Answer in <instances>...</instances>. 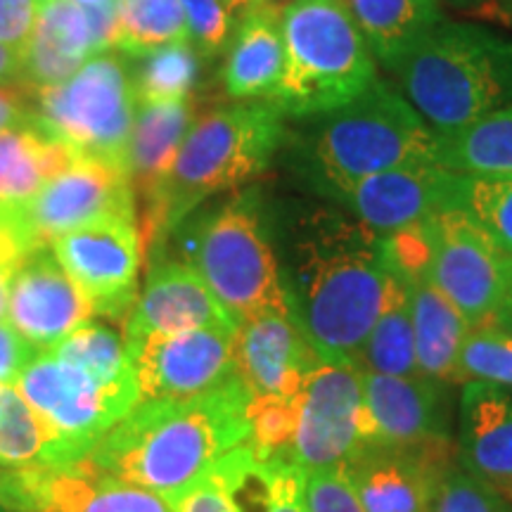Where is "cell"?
Segmentation results:
<instances>
[{
    "mask_svg": "<svg viewBox=\"0 0 512 512\" xmlns=\"http://www.w3.org/2000/svg\"><path fill=\"white\" fill-rule=\"evenodd\" d=\"M394 280L384 235L337 211L306 216L292 245L287 287L320 361L361 368Z\"/></svg>",
    "mask_w": 512,
    "mask_h": 512,
    "instance_id": "cell-1",
    "label": "cell"
},
{
    "mask_svg": "<svg viewBox=\"0 0 512 512\" xmlns=\"http://www.w3.org/2000/svg\"><path fill=\"white\" fill-rule=\"evenodd\" d=\"M252 392L242 377L183 401H140L88 460L100 470L178 503L233 448L252 437Z\"/></svg>",
    "mask_w": 512,
    "mask_h": 512,
    "instance_id": "cell-2",
    "label": "cell"
},
{
    "mask_svg": "<svg viewBox=\"0 0 512 512\" xmlns=\"http://www.w3.org/2000/svg\"><path fill=\"white\" fill-rule=\"evenodd\" d=\"M285 114L271 100H242L195 119L159 195L138 211L152 254L188 216L221 192L266 174L283 143Z\"/></svg>",
    "mask_w": 512,
    "mask_h": 512,
    "instance_id": "cell-3",
    "label": "cell"
},
{
    "mask_svg": "<svg viewBox=\"0 0 512 512\" xmlns=\"http://www.w3.org/2000/svg\"><path fill=\"white\" fill-rule=\"evenodd\" d=\"M401 93L437 136L512 102V41L477 24L441 22L394 69Z\"/></svg>",
    "mask_w": 512,
    "mask_h": 512,
    "instance_id": "cell-4",
    "label": "cell"
},
{
    "mask_svg": "<svg viewBox=\"0 0 512 512\" xmlns=\"http://www.w3.org/2000/svg\"><path fill=\"white\" fill-rule=\"evenodd\" d=\"M437 138L406 95L377 76L358 98L320 114L304 145L306 171L325 195L382 171L437 164Z\"/></svg>",
    "mask_w": 512,
    "mask_h": 512,
    "instance_id": "cell-5",
    "label": "cell"
},
{
    "mask_svg": "<svg viewBox=\"0 0 512 512\" xmlns=\"http://www.w3.org/2000/svg\"><path fill=\"white\" fill-rule=\"evenodd\" d=\"M280 27L285 72L271 102L285 117L328 114L377 79L375 57L344 0H292Z\"/></svg>",
    "mask_w": 512,
    "mask_h": 512,
    "instance_id": "cell-6",
    "label": "cell"
},
{
    "mask_svg": "<svg viewBox=\"0 0 512 512\" xmlns=\"http://www.w3.org/2000/svg\"><path fill=\"white\" fill-rule=\"evenodd\" d=\"M178 254L242 323L256 313H297L254 195L240 192L221 207L185 219Z\"/></svg>",
    "mask_w": 512,
    "mask_h": 512,
    "instance_id": "cell-7",
    "label": "cell"
},
{
    "mask_svg": "<svg viewBox=\"0 0 512 512\" xmlns=\"http://www.w3.org/2000/svg\"><path fill=\"white\" fill-rule=\"evenodd\" d=\"M31 93L34 117L76 152L124 166L138 112L131 57L119 50L93 55L74 76Z\"/></svg>",
    "mask_w": 512,
    "mask_h": 512,
    "instance_id": "cell-8",
    "label": "cell"
},
{
    "mask_svg": "<svg viewBox=\"0 0 512 512\" xmlns=\"http://www.w3.org/2000/svg\"><path fill=\"white\" fill-rule=\"evenodd\" d=\"M15 384L53 430L67 463L86 458L140 403L138 382H107L53 351H38Z\"/></svg>",
    "mask_w": 512,
    "mask_h": 512,
    "instance_id": "cell-9",
    "label": "cell"
},
{
    "mask_svg": "<svg viewBox=\"0 0 512 512\" xmlns=\"http://www.w3.org/2000/svg\"><path fill=\"white\" fill-rule=\"evenodd\" d=\"M427 275L472 330L496 325L512 306V259L463 209H444L422 223Z\"/></svg>",
    "mask_w": 512,
    "mask_h": 512,
    "instance_id": "cell-10",
    "label": "cell"
},
{
    "mask_svg": "<svg viewBox=\"0 0 512 512\" xmlns=\"http://www.w3.org/2000/svg\"><path fill=\"white\" fill-rule=\"evenodd\" d=\"M370 446L363 370L320 361L297 396L292 463L309 475L347 467Z\"/></svg>",
    "mask_w": 512,
    "mask_h": 512,
    "instance_id": "cell-11",
    "label": "cell"
},
{
    "mask_svg": "<svg viewBox=\"0 0 512 512\" xmlns=\"http://www.w3.org/2000/svg\"><path fill=\"white\" fill-rule=\"evenodd\" d=\"M64 271L88 299L95 318L128 316L140 287L145 242L138 214H117L91 221L50 242Z\"/></svg>",
    "mask_w": 512,
    "mask_h": 512,
    "instance_id": "cell-12",
    "label": "cell"
},
{
    "mask_svg": "<svg viewBox=\"0 0 512 512\" xmlns=\"http://www.w3.org/2000/svg\"><path fill=\"white\" fill-rule=\"evenodd\" d=\"M8 512H176V503L100 470L88 458L64 465L0 467Z\"/></svg>",
    "mask_w": 512,
    "mask_h": 512,
    "instance_id": "cell-13",
    "label": "cell"
},
{
    "mask_svg": "<svg viewBox=\"0 0 512 512\" xmlns=\"http://www.w3.org/2000/svg\"><path fill=\"white\" fill-rule=\"evenodd\" d=\"M117 214H138L126 169L100 157L79 155L38 190L24 209L17 235L29 252L50 247L57 235Z\"/></svg>",
    "mask_w": 512,
    "mask_h": 512,
    "instance_id": "cell-14",
    "label": "cell"
},
{
    "mask_svg": "<svg viewBox=\"0 0 512 512\" xmlns=\"http://www.w3.org/2000/svg\"><path fill=\"white\" fill-rule=\"evenodd\" d=\"M140 401H183L238 377L235 335L197 328L152 335L136 349Z\"/></svg>",
    "mask_w": 512,
    "mask_h": 512,
    "instance_id": "cell-15",
    "label": "cell"
},
{
    "mask_svg": "<svg viewBox=\"0 0 512 512\" xmlns=\"http://www.w3.org/2000/svg\"><path fill=\"white\" fill-rule=\"evenodd\" d=\"M458 183L460 174L439 164H420L358 178L325 195L344 204L363 226L392 235L422 226L439 211L456 209Z\"/></svg>",
    "mask_w": 512,
    "mask_h": 512,
    "instance_id": "cell-16",
    "label": "cell"
},
{
    "mask_svg": "<svg viewBox=\"0 0 512 512\" xmlns=\"http://www.w3.org/2000/svg\"><path fill=\"white\" fill-rule=\"evenodd\" d=\"M197 328L238 335L240 323L188 264L152 256L143 290L121 323L128 354H136L140 344L152 335Z\"/></svg>",
    "mask_w": 512,
    "mask_h": 512,
    "instance_id": "cell-17",
    "label": "cell"
},
{
    "mask_svg": "<svg viewBox=\"0 0 512 512\" xmlns=\"http://www.w3.org/2000/svg\"><path fill=\"white\" fill-rule=\"evenodd\" d=\"M5 318L36 351H48L95 313L53 249L43 247L19 261Z\"/></svg>",
    "mask_w": 512,
    "mask_h": 512,
    "instance_id": "cell-18",
    "label": "cell"
},
{
    "mask_svg": "<svg viewBox=\"0 0 512 512\" xmlns=\"http://www.w3.org/2000/svg\"><path fill=\"white\" fill-rule=\"evenodd\" d=\"M238 375L256 399H297L320 363L297 313H256L235 335Z\"/></svg>",
    "mask_w": 512,
    "mask_h": 512,
    "instance_id": "cell-19",
    "label": "cell"
},
{
    "mask_svg": "<svg viewBox=\"0 0 512 512\" xmlns=\"http://www.w3.org/2000/svg\"><path fill=\"white\" fill-rule=\"evenodd\" d=\"M347 470L366 512H432L444 477L427 446H366Z\"/></svg>",
    "mask_w": 512,
    "mask_h": 512,
    "instance_id": "cell-20",
    "label": "cell"
},
{
    "mask_svg": "<svg viewBox=\"0 0 512 512\" xmlns=\"http://www.w3.org/2000/svg\"><path fill=\"white\" fill-rule=\"evenodd\" d=\"M458 451L465 472L512 503V396L501 384H465Z\"/></svg>",
    "mask_w": 512,
    "mask_h": 512,
    "instance_id": "cell-21",
    "label": "cell"
},
{
    "mask_svg": "<svg viewBox=\"0 0 512 512\" xmlns=\"http://www.w3.org/2000/svg\"><path fill=\"white\" fill-rule=\"evenodd\" d=\"M363 396L370 446L415 448L441 441L444 418L439 413V392L430 377L363 373Z\"/></svg>",
    "mask_w": 512,
    "mask_h": 512,
    "instance_id": "cell-22",
    "label": "cell"
},
{
    "mask_svg": "<svg viewBox=\"0 0 512 512\" xmlns=\"http://www.w3.org/2000/svg\"><path fill=\"white\" fill-rule=\"evenodd\" d=\"M36 117L0 131V226H17L24 209L55 174L79 157Z\"/></svg>",
    "mask_w": 512,
    "mask_h": 512,
    "instance_id": "cell-23",
    "label": "cell"
},
{
    "mask_svg": "<svg viewBox=\"0 0 512 512\" xmlns=\"http://www.w3.org/2000/svg\"><path fill=\"white\" fill-rule=\"evenodd\" d=\"M283 10L252 3L230 36L221 69L223 91L230 100H273L285 72Z\"/></svg>",
    "mask_w": 512,
    "mask_h": 512,
    "instance_id": "cell-24",
    "label": "cell"
},
{
    "mask_svg": "<svg viewBox=\"0 0 512 512\" xmlns=\"http://www.w3.org/2000/svg\"><path fill=\"white\" fill-rule=\"evenodd\" d=\"M195 119V102L190 98L138 102L124 159L138 211L159 195Z\"/></svg>",
    "mask_w": 512,
    "mask_h": 512,
    "instance_id": "cell-25",
    "label": "cell"
},
{
    "mask_svg": "<svg viewBox=\"0 0 512 512\" xmlns=\"http://www.w3.org/2000/svg\"><path fill=\"white\" fill-rule=\"evenodd\" d=\"M406 283L420 373L430 380H463L460 354L470 337V323L432 283L427 264L399 273Z\"/></svg>",
    "mask_w": 512,
    "mask_h": 512,
    "instance_id": "cell-26",
    "label": "cell"
},
{
    "mask_svg": "<svg viewBox=\"0 0 512 512\" xmlns=\"http://www.w3.org/2000/svg\"><path fill=\"white\" fill-rule=\"evenodd\" d=\"M93 41L86 8L74 0H41L34 36L24 55V88L57 86L91 60Z\"/></svg>",
    "mask_w": 512,
    "mask_h": 512,
    "instance_id": "cell-27",
    "label": "cell"
},
{
    "mask_svg": "<svg viewBox=\"0 0 512 512\" xmlns=\"http://www.w3.org/2000/svg\"><path fill=\"white\" fill-rule=\"evenodd\" d=\"M344 5L370 53L389 72L444 22L439 0H344Z\"/></svg>",
    "mask_w": 512,
    "mask_h": 512,
    "instance_id": "cell-28",
    "label": "cell"
},
{
    "mask_svg": "<svg viewBox=\"0 0 512 512\" xmlns=\"http://www.w3.org/2000/svg\"><path fill=\"white\" fill-rule=\"evenodd\" d=\"M437 164L463 176L512 174V102L437 138Z\"/></svg>",
    "mask_w": 512,
    "mask_h": 512,
    "instance_id": "cell-29",
    "label": "cell"
},
{
    "mask_svg": "<svg viewBox=\"0 0 512 512\" xmlns=\"http://www.w3.org/2000/svg\"><path fill=\"white\" fill-rule=\"evenodd\" d=\"M64 451L17 384H0V467L64 465Z\"/></svg>",
    "mask_w": 512,
    "mask_h": 512,
    "instance_id": "cell-30",
    "label": "cell"
},
{
    "mask_svg": "<svg viewBox=\"0 0 512 512\" xmlns=\"http://www.w3.org/2000/svg\"><path fill=\"white\" fill-rule=\"evenodd\" d=\"M363 373L392 375V377H418V354H415V335L408 306L406 283L399 273L384 304L382 316L370 330L366 347L361 354Z\"/></svg>",
    "mask_w": 512,
    "mask_h": 512,
    "instance_id": "cell-31",
    "label": "cell"
},
{
    "mask_svg": "<svg viewBox=\"0 0 512 512\" xmlns=\"http://www.w3.org/2000/svg\"><path fill=\"white\" fill-rule=\"evenodd\" d=\"M131 57L133 86L138 102H164L190 98L200 76V53L190 41L147 50Z\"/></svg>",
    "mask_w": 512,
    "mask_h": 512,
    "instance_id": "cell-32",
    "label": "cell"
},
{
    "mask_svg": "<svg viewBox=\"0 0 512 512\" xmlns=\"http://www.w3.org/2000/svg\"><path fill=\"white\" fill-rule=\"evenodd\" d=\"M117 50L143 55L169 43L188 41V24L178 0H117Z\"/></svg>",
    "mask_w": 512,
    "mask_h": 512,
    "instance_id": "cell-33",
    "label": "cell"
},
{
    "mask_svg": "<svg viewBox=\"0 0 512 512\" xmlns=\"http://www.w3.org/2000/svg\"><path fill=\"white\" fill-rule=\"evenodd\" d=\"M55 356L76 366L91 370L93 375L107 382H138L136 366L128 354L121 332L112 330L110 325L88 320L81 328L69 332L60 344H55Z\"/></svg>",
    "mask_w": 512,
    "mask_h": 512,
    "instance_id": "cell-34",
    "label": "cell"
},
{
    "mask_svg": "<svg viewBox=\"0 0 512 512\" xmlns=\"http://www.w3.org/2000/svg\"><path fill=\"white\" fill-rule=\"evenodd\" d=\"M456 209H463L496 242V247L512 259V174H460Z\"/></svg>",
    "mask_w": 512,
    "mask_h": 512,
    "instance_id": "cell-35",
    "label": "cell"
},
{
    "mask_svg": "<svg viewBox=\"0 0 512 512\" xmlns=\"http://www.w3.org/2000/svg\"><path fill=\"white\" fill-rule=\"evenodd\" d=\"M460 373L467 382L510 384L512 387V335L496 325L477 328L467 337L460 354Z\"/></svg>",
    "mask_w": 512,
    "mask_h": 512,
    "instance_id": "cell-36",
    "label": "cell"
},
{
    "mask_svg": "<svg viewBox=\"0 0 512 512\" xmlns=\"http://www.w3.org/2000/svg\"><path fill=\"white\" fill-rule=\"evenodd\" d=\"M188 24V41L200 57H216L233 36L235 10L228 0H178Z\"/></svg>",
    "mask_w": 512,
    "mask_h": 512,
    "instance_id": "cell-37",
    "label": "cell"
},
{
    "mask_svg": "<svg viewBox=\"0 0 512 512\" xmlns=\"http://www.w3.org/2000/svg\"><path fill=\"white\" fill-rule=\"evenodd\" d=\"M432 512H512V503L470 472H446Z\"/></svg>",
    "mask_w": 512,
    "mask_h": 512,
    "instance_id": "cell-38",
    "label": "cell"
},
{
    "mask_svg": "<svg viewBox=\"0 0 512 512\" xmlns=\"http://www.w3.org/2000/svg\"><path fill=\"white\" fill-rule=\"evenodd\" d=\"M304 498L309 512H366L347 467L309 472Z\"/></svg>",
    "mask_w": 512,
    "mask_h": 512,
    "instance_id": "cell-39",
    "label": "cell"
},
{
    "mask_svg": "<svg viewBox=\"0 0 512 512\" xmlns=\"http://www.w3.org/2000/svg\"><path fill=\"white\" fill-rule=\"evenodd\" d=\"M41 0H0V46L15 53L19 60L27 55L34 36Z\"/></svg>",
    "mask_w": 512,
    "mask_h": 512,
    "instance_id": "cell-40",
    "label": "cell"
},
{
    "mask_svg": "<svg viewBox=\"0 0 512 512\" xmlns=\"http://www.w3.org/2000/svg\"><path fill=\"white\" fill-rule=\"evenodd\" d=\"M38 351L8 323L0 320V384H15Z\"/></svg>",
    "mask_w": 512,
    "mask_h": 512,
    "instance_id": "cell-41",
    "label": "cell"
},
{
    "mask_svg": "<svg viewBox=\"0 0 512 512\" xmlns=\"http://www.w3.org/2000/svg\"><path fill=\"white\" fill-rule=\"evenodd\" d=\"M176 512H238V508L230 501L219 479L209 472L176 503Z\"/></svg>",
    "mask_w": 512,
    "mask_h": 512,
    "instance_id": "cell-42",
    "label": "cell"
},
{
    "mask_svg": "<svg viewBox=\"0 0 512 512\" xmlns=\"http://www.w3.org/2000/svg\"><path fill=\"white\" fill-rule=\"evenodd\" d=\"M86 8L88 27H91L93 53H107L117 50V34H119V10L117 0L105 5H83Z\"/></svg>",
    "mask_w": 512,
    "mask_h": 512,
    "instance_id": "cell-43",
    "label": "cell"
},
{
    "mask_svg": "<svg viewBox=\"0 0 512 512\" xmlns=\"http://www.w3.org/2000/svg\"><path fill=\"white\" fill-rule=\"evenodd\" d=\"M34 119L31 93L24 86H0V131Z\"/></svg>",
    "mask_w": 512,
    "mask_h": 512,
    "instance_id": "cell-44",
    "label": "cell"
},
{
    "mask_svg": "<svg viewBox=\"0 0 512 512\" xmlns=\"http://www.w3.org/2000/svg\"><path fill=\"white\" fill-rule=\"evenodd\" d=\"M0 86H24L22 60L5 46H0Z\"/></svg>",
    "mask_w": 512,
    "mask_h": 512,
    "instance_id": "cell-45",
    "label": "cell"
},
{
    "mask_svg": "<svg viewBox=\"0 0 512 512\" xmlns=\"http://www.w3.org/2000/svg\"><path fill=\"white\" fill-rule=\"evenodd\" d=\"M496 328H501V330H505V332H510L512 335V306L508 311L503 313L501 318H498V323H496Z\"/></svg>",
    "mask_w": 512,
    "mask_h": 512,
    "instance_id": "cell-46",
    "label": "cell"
},
{
    "mask_svg": "<svg viewBox=\"0 0 512 512\" xmlns=\"http://www.w3.org/2000/svg\"><path fill=\"white\" fill-rule=\"evenodd\" d=\"M254 3H261V5H271V8H278V10H285L287 5L292 3V0H254Z\"/></svg>",
    "mask_w": 512,
    "mask_h": 512,
    "instance_id": "cell-47",
    "label": "cell"
},
{
    "mask_svg": "<svg viewBox=\"0 0 512 512\" xmlns=\"http://www.w3.org/2000/svg\"><path fill=\"white\" fill-rule=\"evenodd\" d=\"M228 3H230V5H233V8H235V10H247V8H249V5H252V3H254V0H228Z\"/></svg>",
    "mask_w": 512,
    "mask_h": 512,
    "instance_id": "cell-48",
    "label": "cell"
},
{
    "mask_svg": "<svg viewBox=\"0 0 512 512\" xmlns=\"http://www.w3.org/2000/svg\"><path fill=\"white\" fill-rule=\"evenodd\" d=\"M501 8L505 10V15L512 19V0H501Z\"/></svg>",
    "mask_w": 512,
    "mask_h": 512,
    "instance_id": "cell-49",
    "label": "cell"
},
{
    "mask_svg": "<svg viewBox=\"0 0 512 512\" xmlns=\"http://www.w3.org/2000/svg\"><path fill=\"white\" fill-rule=\"evenodd\" d=\"M0 512H8V508H5V501H3V489H0Z\"/></svg>",
    "mask_w": 512,
    "mask_h": 512,
    "instance_id": "cell-50",
    "label": "cell"
},
{
    "mask_svg": "<svg viewBox=\"0 0 512 512\" xmlns=\"http://www.w3.org/2000/svg\"><path fill=\"white\" fill-rule=\"evenodd\" d=\"M451 3H460V0H451Z\"/></svg>",
    "mask_w": 512,
    "mask_h": 512,
    "instance_id": "cell-51",
    "label": "cell"
}]
</instances>
